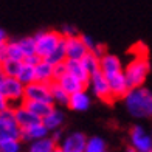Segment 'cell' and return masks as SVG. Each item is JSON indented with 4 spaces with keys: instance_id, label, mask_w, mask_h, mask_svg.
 <instances>
[{
    "instance_id": "cell-20",
    "label": "cell",
    "mask_w": 152,
    "mask_h": 152,
    "mask_svg": "<svg viewBox=\"0 0 152 152\" xmlns=\"http://www.w3.org/2000/svg\"><path fill=\"white\" fill-rule=\"evenodd\" d=\"M22 104L28 110H31L36 116H39L40 120L54 107L51 102H48V101H22Z\"/></svg>"
},
{
    "instance_id": "cell-22",
    "label": "cell",
    "mask_w": 152,
    "mask_h": 152,
    "mask_svg": "<svg viewBox=\"0 0 152 152\" xmlns=\"http://www.w3.org/2000/svg\"><path fill=\"white\" fill-rule=\"evenodd\" d=\"M58 144L51 140L50 134L44 138H39V140L30 141V148L28 152H53V149L56 148Z\"/></svg>"
},
{
    "instance_id": "cell-3",
    "label": "cell",
    "mask_w": 152,
    "mask_h": 152,
    "mask_svg": "<svg viewBox=\"0 0 152 152\" xmlns=\"http://www.w3.org/2000/svg\"><path fill=\"white\" fill-rule=\"evenodd\" d=\"M33 39L36 42V54L40 59H44L58 47V44L62 40V36L59 31L44 30V31H37L33 36Z\"/></svg>"
},
{
    "instance_id": "cell-36",
    "label": "cell",
    "mask_w": 152,
    "mask_h": 152,
    "mask_svg": "<svg viewBox=\"0 0 152 152\" xmlns=\"http://www.w3.org/2000/svg\"><path fill=\"white\" fill-rule=\"evenodd\" d=\"M10 107H11V104H10L8 101H6L5 96H3L2 93H0V113L5 112V110H6V109H10Z\"/></svg>"
},
{
    "instance_id": "cell-26",
    "label": "cell",
    "mask_w": 152,
    "mask_h": 152,
    "mask_svg": "<svg viewBox=\"0 0 152 152\" xmlns=\"http://www.w3.org/2000/svg\"><path fill=\"white\" fill-rule=\"evenodd\" d=\"M5 58L14 59V61H23V53L19 47L17 40H6L5 44Z\"/></svg>"
},
{
    "instance_id": "cell-39",
    "label": "cell",
    "mask_w": 152,
    "mask_h": 152,
    "mask_svg": "<svg viewBox=\"0 0 152 152\" xmlns=\"http://www.w3.org/2000/svg\"><path fill=\"white\" fill-rule=\"evenodd\" d=\"M127 152H137V151H135L132 146H129V148H127Z\"/></svg>"
},
{
    "instance_id": "cell-40",
    "label": "cell",
    "mask_w": 152,
    "mask_h": 152,
    "mask_svg": "<svg viewBox=\"0 0 152 152\" xmlns=\"http://www.w3.org/2000/svg\"><path fill=\"white\" fill-rule=\"evenodd\" d=\"M3 78V75H2V72H0V79H2Z\"/></svg>"
},
{
    "instance_id": "cell-6",
    "label": "cell",
    "mask_w": 152,
    "mask_h": 152,
    "mask_svg": "<svg viewBox=\"0 0 152 152\" xmlns=\"http://www.w3.org/2000/svg\"><path fill=\"white\" fill-rule=\"evenodd\" d=\"M129 146L137 152H152V138L151 134L144 130L143 126H134L129 132Z\"/></svg>"
},
{
    "instance_id": "cell-32",
    "label": "cell",
    "mask_w": 152,
    "mask_h": 152,
    "mask_svg": "<svg viewBox=\"0 0 152 152\" xmlns=\"http://www.w3.org/2000/svg\"><path fill=\"white\" fill-rule=\"evenodd\" d=\"M79 37H81V40H82V44L86 45V48H87L88 51H90L92 48L95 47V44H96L95 40H93V37H92V36H87V34H81Z\"/></svg>"
},
{
    "instance_id": "cell-30",
    "label": "cell",
    "mask_w": 152,
    "mask_h": 152,
    "mask_svg": "<svg viewBox=\"0 0 152 152\" xmlns=\"http://www.w3.org/2000/svg\"><path fill=\"white\" fill-rule=\"evenodd\" d=\"M0 152H20V140L5 138L0 141Z\"/></svg>"
},
{
    "instance_id": "cell-19",
    "label": "cell",
    "mask_w": 152,
    "mask_h": 152,
    "mask_svg": "<svg viewBox=\"0 0 152 152\" xmlns=\"http://www.w3.org/2000/svg\"><path fill=\"white\" fill-rule=\"evenodd\" d=\"M34 76H36V81L50 84V82L54 81V78H53V65L48 64L47 61L40 59L37 64L34 65Z\"/></svg>"
},
{
    "instance_id": "cell-12",
    "label": "cell",
    "mask_w": 152,
    "mask_h": 152,
    "mask_svg": "<svg viewBox=\"0 0 152 152\" xmlns=\"http://www.w3.org/2000/svg\"><path fill=\"white\" fill-rule=\"evenodd\" d=\"M90 93H88L87 87L82 88V90H78L72 95H68V102H67V107H70L75 112H86V110L90 107Z\"/></svg>"
},
{
    "instance_id": "cell-10",
    "label": "cell",
    "mask_w": 152,
    "mask_h": 152,
    "mask_svg": "<svg viewBox=\"0 0 152 152\" xmlns=\"http://www.w3.org/2000/svg\"><path fill=\"white\" fill-rule=\"evenodd\" d=\"M11 109H12V116H14V121H16L17 126L20 127V130L25 129V127H28V126H31V124H34V123H39L40 121L39 116H36V115L31 112V110H28L22 104V102H20V104H16L14 107L11 106Z\"/></svg>"
},
{
    "instance_id": "cell-9",
    "label": "cell",
    "mask_w": 152,
    "mask_h": 152,
    "mask_svg": "<svg viewBox=\"0 0 152 152\" xmlns=\"http://www.w3.org/2000/svg\"><path fill=\"white\" fill-rule=\"evenodd\" d=\"M86 141L87 137L82 132H73L68 134L67 137H62V140L59 141L61 144H58V146L64 152H84Z\"/></svg>"
},
{
    "instance_id": "cell-29",
    "label": "cell",
    "mask_w": 152,
    "mask_h": 152,
    "mask_svg": "<svg viewBox=\"0 0 152 152\" xmlns=\"http://www.w3.org/2000/svg\"><path fill=\"white\" fill-rule=\"evenodd\" d=\"M19 42V47L23 53V58L26 56H31V54H36V42H34L33 36L31 37H22L17 40Z\"/></svg>"
},
{
    "instance_id": "cell-27",
    "label": "cell",
    "mask_w": 152,
    "mask_h": 152,
    "mask_svg": "<svg viewBox=\"0 0 152 152\" xmlns=\"http://www.w3.org/2000/svg\"><path fill=\"white\" fill-rule=\"evenodd\" d=\"M84 152H109V151L106 146V141L101 137H92L87 138Z\"/></svg>"
},
{
    "instance_id": "cell-23",
    "label": "cell",
    "mask_w": 152,
    "mask_h": 152,
    "mask_svg": "<svg viewBox=\"0 0 152 152\" xmlns=\"http://www.w3.org/2000/svg\"><path fill=\"white\" fill-rule=\"evenodd\" d=\"M16 78L22 82L23 86L30 84V82H34V81H36V76H34V65H30V64H26V62L22 61Z\"/></svg>"
},
{
    "instance_id": "cell-7",
    "label": "cell",
    "mask_w": 152,
    "mask_h": 152,
    "mask_svg": "<svg viewBox=\"0 0 152 152\" xmlns=\"http://www.w3.org/2000/svg\"><path fill=\"white\" fill-rule=\"evenodd\" d=\"M23 101H48V102H51L50 84L39 82V81L26 84L23 88Z\"/></svg>"
},
{
    "instance_id": "cell-37",
    "label": "cell",
    "mask_w": 152,
    "mask_h": 152,
    "mask_svg": "<svg viewBox=\"0 0 152 152\" xmlns=\"http://www.w3.org/2000/svg\"><path fill=\"white\" fill-rule=\"evenodd\" d=\"M6 40H8V36H6L5 30H2V28H0V45L6 44Z\"/></svg>"
},
{
    "instance_id": "cell-21",
    "label": "cell",
    "mask_w": 152,
    "mask_h": 152,
    "mask_svg": "<svg viewBox=\"0 0 152 152\" xmlns=\"http://www.w3.org/2000/svg\"><path fill=\"white\" fill-rule=\"evenodd\" d=\"M50 96H51L53 106H64V107H67L68 93L65 90H62V87L58 84L56 81L50 82Z\"/></svg>"
},
{
    "instance_id": "cell-11",
    "label": "cell",
    "mask_w": 152,
    "mask_h": 152,
    "mask_svg": "<svg viewBox=\"0 0 152 152\" xmlns=\"http://www.w3.org/2000/svg\"><path fill=\"white\" fill-rule=\"evenodd\" d=\"M64 48H65L67 59H78V61L88 51L86 48V45L82 44L79 34L70 36V37H64Z\"/></svg>"
},
{
    "instance_id": "cell-31",
    "label": "cell",
    "mask_w": 152,
    "mask_h": 152,
    "mask_svg": "<svg viewBox=\"0 0 152 152\" xmlns=\"http://www.w3.org/2000/svg\"><path fill=\"white\" fill-rule=\"evenodd\" d=\"M59 33H61L62 37H70V36H76L78 30H76V26H73V25H64Z\"/></svg>"
},
{
    "instance_id": "cell-35",
    "label": "cell",
    "mask_w": 152,
    "mask_h": 152,
    "mask_svg": "<svg viewBox=\"0 0 152 152\" xmlns=\"http://www.w3.org/2000/svg\"><path fill=\"white\" fill-rule=\"evenodd\" d=\"M39 61H40V58L37 56V54H31V56L23 58V62H26V64H30V65H36Z\"/></svg>"
},
{
    "instance_id": "cell-4",
    "label": "cell",
    "mask_w": 152,
    "mask_h": 152,
    "mask_svg": "<svg viewBox=\"0 0 152 152\" xmlns=\"http://www.w3.org/2000/svg\"><path fill=\"white\" fill-rule=\"evenodd\" d=\"M87 87H90V92L96 96L98 99L107 102V104H112L113 102V96L112 92H110V87H109V81L104 75H102L99 70H96L93 73H90L88 76V81H87Z\"/></svg>"
},
{
    "instance_id": "cell-17",
    "label": "cell",
    "mask_w": 152,
    "mask_h": 152,
    "mask_svg": "<svg viewBox=\"0 0 152 152\" xmlns=\"http://www.w3.org/2000/svg\"><path fill=\"white\" fill-rule=\"evenodd\" d=\"M64 65H65V72L68 75H72L75 76L76 79H79L81 82H84L86 87H87V81H88V72L84 68V65L81 64V61L78 59H65L64 62Z\"/></svg>"
},
{
    "instance_id": "cell-1",
    "label": "cell",
    "mask_w": 152,
    "mask_h": 152,
    "mask_svg": "<svg viewBox=\"0 0 152 152\" xmlns=\"http://www.w3.org/2000/svg\"><path fill=\"white\" fill-rule=\"evenodd\" d=\"M127 112L135 118H149L152 115V93L146 87L129 88L123 96Z\"/></svg>"
},
{
    "instance_id": "cell-38",
    "label": "cell",
    "mask_w": 152,
    "mask_h": 152,
    "mask_svg": "<svg viewBox=\"0 0 152 152\" xmlns=\"http://www.w3.org/2000/svg\"><path fill=\"white\" fill-rule=\"evenodd\" d=\"M53 152H64V151H62V149H61L59 146H56V148H54V149H53Z\"/></svg>"
},
{
    "instance_id": "cell-28",
    "label": "cell",
    "mask_w": 152,
    "mask_h": 152,
    "mask_svg": "<svg viewBox=\"0 0 152 152\" xmlns=\"http://www.w3.org/2000/svg\"><path fill=\"white\" fill-rule=\"evenodd\" d=\"M79 61H81V64L84 65L86 70L88 72V75L96 72V70H99V58L95 56L92 51H87Z\"/></svg>"
},
{
    "instance_id": "cell-2",
    "label": "cell",
    "mask_w": 152,
    "mask_h": 152,
    "mask_svg": "<svg viewBox=\"0 0 152 152\" xmlns=\"http://www.w3.org/2000/svg\"><path fill=\"white\" fill-rule=\"evenodd\" d=\"M149 72H151V65H149L146 50L143 53H134L132 61H129L126 68L123 70L124 78H126L127 84H129V88L144 86Z\"/></svg>"
},
{
    "instance_id": "cell-34",
    "label": "cell",
    "mask_w": 152,
    "mask_h": 152,
    "mask_svg": "<svg viewBox=\"0 0 152 152\" xmlns=\"http://www.w3.org/2000/svg\"><path fill=\"white\" fill-rule=\"evenodd\" d=\"M50 137H51V140L56 143V144H59V141L62 140V130L61 129H56V130H51L50 132Z\"/></svg>"
},
{
    "instance_id": "cell-5",
    "label": "cell",
    "mask_w": 152,
    "mask_h": 152,
    "mask_svg": "<svg viewBox=\"0 0 152 152\" xmlns=\"http://www.w3.org/2000/svg\"><path fill=\"white\" fill-rule=\"evenodd\" d=\"M23 88L25 86L17 78L3 76L0 79V93H2L10 104H20L23 101Z\"/></svg>"
},
{
    "instance_id": "cell-15",
    "label": "cell",
    "mask_w": 152,
    "mask_h": 152,
    "mask_svg": "<svg viewBox=\"0 0 152 152\" xmlns=\"http://www.w3.org/2000/svg\"><path fill=\"white\" fill-rule=\"evenodd\" d=\"M65 121V115L64 112H62L61 109H58L56 106H54L50 112H48L42 120H40V123L44 124V126L48 129V132H51V130H56V129H61V126L64 124Z\"/></svg>"
},
{
    "instance_id": "cell-14",
    "label": "cell",
    "mask_w": 152,
    "mask_h": 152,
    "mask_svg": "<svg viewBox=\"0 0 152 152\" xmlns=\"http://www.w3.org/2000/svg\"><path fill=\"white\" fill-rule=\"evenodd\" d=\"M121 70H123V64H121L118 56H115V54L107 51L99 58V72L104 75L106 78L110 75H113V73H118Z\"/></svg>"
},
{
    "instance_id": "cell-16",
    "label": "cell",
    "mask_w": 152,
    "mask_h": 152,
    "mask_svg": "<svg viewBox=\"0 0 152 152\" xmlns=\"http://www.w3.org/2000/svg\"><path fill=\"white\" fill-rule=\"evenodd\" d=\"M48 134V129L44 126L42 123H34L31 126L25 127L20 130V140H25V141H34V140H39V138H44Z\"/></svg>"
},
{
    "instance_id": "cell-33",
    "label": "cell",
    "mask_w": 152,
    "mask_h": 152,
    "mask_svg": "<svg viewBox=\"0 0 152 152\" xmlns=\"http://www.w3.org/2000/svg\"><path fill=\"white\" fill-rule=\"evenodd\" d=\"M90 51H92V53L95 54V56H98V58H101V56H102V54H104V53H107L106 47H104V45H101V44H95V47L92 48Z\"/></svg>"
},
{
    "instance_id": "cell-8",
    "label": "cell",
    "mask_w": 152,
    "mask_h": 152,
    "mask_svg": "<svg viewBox=\"0 0 152 152\" xmlns=\"http://www.w3.org/2000/svg\"><path fill=\"white\" fill-rule=\"evenodd\" d=\"M5 138H16V140H20V127L14 121L11 107L0 113V141L5 140Z\"/></svg>"
},
{
    "instance_id": "cell-13",
    "label": "cell",
    "mask_w": 152,
    "mask_h": 152,
    "mask_svg": "<svg viewBox=\"0 0 152 152\" xmlns=\"http://www.w3.org/2000/svg\"><path fill=\"white\" fill-rule=\"evenodd\" d=\"M107 81H109V87H110V92H112V96L115 99H123V96L129 90V84H127L126 78H124L123 70L107 76Z\"/></svg>"
},
{
    "instance_id": "cell-24",
    "label": "cell",
    "mask_w": 152,
    "mask_h": 152,
    "mask_svg": "<svg viewBox=\"0 0 152 152\" xmlns=\"http://www.w3.org/2000/svg\"><path fill=\"white\" fill-rule=\"evenodd\" d=\"M65 59H67V54H65V48H64V37H62V40L58 44V47L54 48L47 58H44V61H47L48 64H51V65H56V64L65 62Z\"/></svg>"
},
{
    "instance_id": "cell-18",
    "label": "cell",
    "mask_w": 152,
    "mask_h": 152,
    "mask_svg": "<svg viewBox=\"0 0 152 152\" xmlns=\"http://www.w3.org/2000/svg\"><path fill=\"white\" fill-rule=\"evenodd\" d=\"M56 82L62 87V90H65L68 95H72V93L78 92V90H82V88H86V84H84V82H81L79 79H76L75 76L68 75L67 72L62 75L59 79H56Z\"/></svg>"
},
{
    "instance_id": "cell-25",
    "label": "cell",
    "mask_w": 152,
    "mask_h": 152,
    "mask_svg": "<svg viewBox=\"0 0 152 152\" xmlns=\"http://www.w3.org/2000/svg\"><path fill=\"white\" fill-rule=\"evenodd\" d=\"M20 64H22V61H14V59L5 58L0 62V72H2L3 76H12V78H16V75L20 68Z\"/></svg>"
}]
</instances>
